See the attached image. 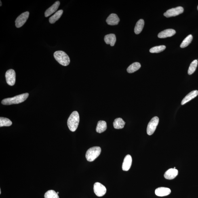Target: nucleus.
<instances>
[{
	"instance_id": "1",
	"label": "nucleus",
	"mask_w": 198,
	"mask_h": 198,
	"mask_svg": "<svg viewBox=\"0 0 198 198\" xmlns=\"http://www.w3.org/2000/svg\"><path fill=\"white\" fill-rule=\"evenodd\" d=\"M29 96L28 93L19 95L13 97L4 99L2 101V104L4 105H10L18 104L24 101Z\"/></svg>"
},
{
	"instance_id": "2",
	"label": "nucleus",
	"mask_w": 198,
	"mask_h": 198,
	"mask_svg": "<svg viewBox=\"0 0 198 198\" xmlns=\"http://www.w3.org/2000/svg\"><path fill=\"white\" fill-rule=\"evenodd\" d=\"M79 115L77 111H74L68 118L67 124L68 128L72 132H74L77 128L79 122Z\"/></svg>"
},
{
	"instance_id": "3",
	"label": "nucleus",
	"mask_w": 198,
	"mask_h": 198,
	"mask_svg": "<svg viewBox=\"0 0 198 198\" xmlns=\"http://www.w3.org/2000/svg\"><path fill=\"white\" fill-rule=\"evenodd\" d=\"M55 59L59 63L64 66L69 65L70 62L69 57L66 53L62 51H57L54 53Z\"/></svg>"
},
{
	"instance_id": "4",
	"label": "nucleus",
	"mask_w": 198,
	"mask_h": 198,
	"mask_svg": "<svg viewBox=\"0 0 198 198\" xmlns=\"http://www.w3.org/2000/svg\"><path fill=\"white\" fill-rule=\"evenodd\" d=\"M101 152V149L99 146H94L89 148L85 155L87 160L90 162L94 161L100 155Z\"/></svg>"
},
{
	"instance_id": "5",
	"label": "nucleus",
	"mask_w": 198,
	"mask_h": 198,
	"mask_svg": "<svg viewBox=\"0 0 198 198\" xmlns=\"http://www.w3.org/2000/svg\"><path fill=\"white\" fill-rule=\"evenodd\" d=\"M159 122V118L157 117H154L149 121L147 129V133L148 135L151 136L153 134L157 128Z\"/></svg>"
},
{
	"instance_id": "6",
	"label": "nucleus",
	"mask_w": 198,
	"mask_h": 198,
	"mask_svg": "<svg viewBox=\"0 0 198 198\" xmlns=\"http://www.w3.org/2000/svg\"><path fill=\"white\" fill-rule=\"evenodd\" d=\"M184 9L182 7L179 6L176 8L169 9L166 12L164 13V15L167 18L175 17L184 12Z\"/></svg>"
},
{
	"instance_id": "7",
	"label": "nucleus",
	"mask_w": 198,
	"mask_h": 198,
	"mask_svg": "<svg viewBox=\"0 0 198 198\" xmlns=\"http://www.w3.org/2000/svg\"><path fill=\"white\" fill-rule=\"evenodd\" d=\"M5 77L7 84L11 86L14 85L16 82V74L14 70L10 69L7 70L5 74Z\"/></svg>"
},
{
	"instance_id": "8",
	"label": "nucleus",
	"mask_w": 198,
	"mask_h": 198,
	"mask_svg": "<svg viewBox=\"0 0 198 198\" xmlns=\"http://www.w3.org/2000/svg\"><path fill=\"white\" fill-rule=\"evenodd\" d=\"M29 12L26 11L20 15L15 21L16 27L19 28L23 26L29 18Z\"/></svg>"
},
{
	"instance_id": "9",
	"label": "nucleus",
	"mask_w": 198,
	"mask_h": 198,
	"mask_svg": "<svg viewBox=\"0 0 198 198\" xmlns=\"http://www.w3.org/2000/svg\"><path fill=\"white\" fill-rule=\"evenodd\" d=\"M94 191L95 194L98 197H102L105 195L106 188L104 186L99 182H96L94 185Z\"/></svg>"
},
{
	"instance_id": "10",
	"label": "nucleus",
	"mask_w": 198,
	"mask_h": 198,
	"mask_svg": "<svg viewBox=\"0 0 198 198\" xmlns=\"http://www.w3.org/2000/svg\"><path fill=\"white\" fill-rule=\"evenodd\" d=\"M120 19L117 14L112 13L110 14L106 19V22L110 26L117 25L119 24Z\"/></svg>"
},
{
	"instance_id": "11",
	"label": "nucleus",
	"mask_w": 198,
	"mask_h": 198,
	"mask_svg": "<svg viewBox=\"0 0 198 198\" xmlns=\"http://www.w3.org/2000/svg\"><path fill=\"white\" fill-rule=\"evenodd\" d=\"M132 158L131 155H128L125 158L122 164V169L124 171H128L132 165Z\"/></svg>"
},
{
	"instance_id": "12",
	"label": "nucleus",
	"mask_w": 198,
	"mask_h": 198,
	"mask_svg": "<svg viewBox=\"0 0 198 198\" xmlns=\"http://www.w3.org/2000/svg\"><path fill=\"white\" fill-rule=\"evenodd\" d=\"M171 193V190L168 188L160 187L156 188L155 191L156 195L159 197L168 196Z\"/></svg>"
},
{
	"instance_id": "13",
	"label": "nucleus",
	"mask_w": 198,
	"mask_h": 198,
	"mask_svg": "<svg viewBox=\"0 0 198 198\" xmlns=\"http://www.w3.org/2000/svg\"><path fill=\"white\" fill-rule=\"evenodd\" d=\"M178 171L177 169L174 168H170L166 171L164 174L165 179L171 180L174 179L177 176Z\"/></svg>"
},
{
	"instance_id": "14",
	"label": "nucleus",
	"mask_w": 198,
	"mask_h": 198,
	"mask_svg": "<svg viewBox=\"0 0 198 198\" xmlns=\"http://www.w3.org/2000/svg\"><path fill=\"white\" fill-rule=\"evenodd\" d=\"M176 34V31L175 30L172 29H167L160 32L158 35V37L160 38H165L172 37Z\"/></svg>"
},
{
	"instance_id": "15",
	"label": "nucleus",
	"mask_w": 198,
	"mask_h": 198,
	"mask_svg": "<svg viewBox=\"0 0 198 198\" xmlns=\"http://www.w3.org/2000/svg\"><path fill=\"white\" fill-rule=\"evenodd\" d=\"M60 5V2L58 1H56L54 4L46 11L45 13V17L47 18L56 12L57 10Z\"/></svg>"
},
{
	"instance_id": "16",
	"label": "nucleus",
	"mask_w": 198,
	"mask_h": 198,
	"mask_svg": "<svg viewBox=\"0 0 198 198\" xmlns=\"http://www.w3.org/2000/svg\"><path fill=\"white\" fill-rule=\"evenodd\" d=\"M117 38L116 35L114 34H109L105 36L104 41L106 44L110 45L111 46H113L115 45Z\"/></svg>"
},
{
	"instance_id": "17",
	"label": "nucleus",
	"mask_w": 198,
	"mask_h": 198,
	"mask_svg": "<svg viewBox=\"0 0 198 198\" xmlns=\"http://www.w3.org/2000/svg\"><path fill=\"white\" fill-rule=\"evenodd\" d=\"M198 95V91L197 90L192 91V92L189 93L184 97L181 102L182 105H184L186 103L189 102V101L192 100V99L196 97Z\"/></svg>"
},
{
	"instance_id": "18",
	"label": "nucleus",
	"mask_w": 198,
	"mask_h": 198,
	"mask_svg": "<svg viewBox=\"0 0 198 198\" xmlns=\"http://www.w3.org/2000/svg\"><path fill=\"white\" fill-rule=\"evenodd\" d=\"M107 129V124L105 121H100L98 122L96 127L97 132L101 133L104 132Z\"/></svg>"
},
{
	"instance_id": "19",
	"label": "nucleus",
	"mask_w": 198,
	"mask_h": 198,
	"mask_svg": "<svg viewBox=\"0 0 198 198\" xmlns=\"http://www.w3.org/2000/svg\"><path fill=\"white\" fill-rule=\"evenodd\" d=\"M125 123V121L122 119L121 118H118L115 119L113 122V127L115 129H122L124 127Z\"/></svg>"
},
{
	"instance_id": "20",
	"label": "nucleus",
	"mask_w": 198,
	"mask_h": 198,
	"mask_svg": "<svg viewBox=\"0 0 198 198\" xmlns=\"http://www.w3.org/2000/svg\"><path fill=\"white\" fill-rule=\"evenodd\" d=\"M144 21L140 19L137 22L134 28V32L136 34H140L142 32L144 26Z\"/></svg>"
},
{
	"instance_id": "21",
	"label": "nucleus",
	"mask_w": 198,
	"mask_h": 198,
	"mask_svg": "<svg viewBox=\"0 0 198 198\" xmlns=\"http://www.w3.org/2000/svg\"><path fill=\"white\" fill-rule=\"evenodd\" d=\"M63 13V11L62 10H58L55 13L53 16L49 18V21L50 23L54 24L56 21L59 19Z\"/></svg>"
},
{
	"instance_id": "22",
	"label": "nucleus",
	"mask_w": 198,
	"mask_h": 198,
	"mask_svg": "<svg viewBox=\"0 0 198 198\" xmlns=\"http://www.w3.org/2000/svg\"><path fill=\"white\" fill-rule=\"evenodd\" d=\"M141 67L140 63L136 62L133 63L127 68V71L129 73H133L140 69Z\"/></svg>"
},
{
	"instance_id": "23",
	"label": "nucleus",
	"mask_w": 198,
	"mask_h": 198,
	"mask_svg": "<svg viewBox=\"0 0 198 198\" xmlns=\"http://www.w3.org/2000/svg\"><path fill=\"white\" fill-rule=\"evenodd\" d=\"M192 40H193V36L192 35H188L187 37L185 39H184L181 44L180 45L181 48H184L187 47L191 43Z\"/></svg>"
},
{
	"instance_id": "24",
	"label": "nucleus",
	"mask_w": 198,
	"mask_h": 198,
	"mask_svg": "<svg viewBox=\"0 0 198 198\" xmlns=\"http://www.w3.org/2000/svg\"><path fill=\"white\" fill-rule=\"evenodd\" d=\"M198 61L196 60L192 61L190 64L188 70V73L189 75H191L195 71L197 67Z\"/></svg>"
},
{
	"instance_id": "25",
	"label": "nucleus",
	"mask_w": 198,
	"mask_h": 198,
	"mask_svg": "<svg viewBox=\"0 0 198 198\" xmlns=\"http://www.w3.org/2000/svg\"><path fill=\"white\" fill-rule=\"evenodd\" d=\"M12 124V122L10 120L5 117L0 118V127L10 126Z\"/></svg>"
},
{
	"instance_id": "26",
	"label": "nucleus",
	"mask_w": 198,
	"mask_h": 198,
	"mask_svg": "<svg viewBox=\"0 0 198 198\" xmlns=\"http://www.w3.org/2000/svg\"><path fill=\"white\" fill-rule=\"evenodd\" d=\"M45 198H59L58 194L54 190H49L45 193Z\"/></svg>"
},
{
	"instance_id": "27",
	"label": "nucleus",
	"mask_w": 198,
	"mask_h": 198,
	"mask_svg": "<svg viewBox=\"0 0 198 198\" xmlns=\"http://www.w3.org/2000/svg\"><path fill=\"white\" fill-rule=\"evenodd\" d=\"M166 48L164 45L159 46L152 47L150 49L149 51L151 53H159L162 52Z\"/></svg>"
},
{
	"instance_id": "28",
	"label": "nucleus",
	"mask_w": 198,
	"mask_h": 198,
	"mask_svg": "<svg viewBox=\"0 0 198 198\" xmlns=\"http://www.w3.org/2000/svg\"><path fill=\"white\" fill-rule=\"evenodd\" d=\"M0 2H1V5H0V6H1L2 5V2H1V1H0Z\"/></svg>"
},
{
	"instance_id": "29",
	"label": "nucleus",
	"mask_w": 198,
	"mask_h": 198,
	"mask_svg": "<svg viewBox=\"0 0 198 198\" xmlns=\"http://www.w3.org/2000/svg\"><path fill=\"white\" fill-rule=\"evenodd\" d=\"M57 193L58 194L59 193V192H57Z\"/></svg>"
},
{
	"instance_id": "30",
	"label": "nucleus",
	"mask_w": 198,
	"mask_h": 198,
	"mask_svg": "<svg viewBox=\"0 0 198 198\" xmlns=\"http://www.w3.org/2000/svg\"><path fill=\"white\" fill-rule=\"evenodd\" d=\"M197 10H198V6H197Z\"/></svg>"
}]
</instances>
